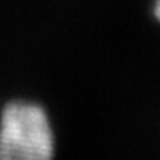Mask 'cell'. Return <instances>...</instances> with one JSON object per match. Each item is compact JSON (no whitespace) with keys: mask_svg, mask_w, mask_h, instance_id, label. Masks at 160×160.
Instances as JSON below:
<instances>
[{"mask_svg":"<svg viewBox=\"0 0 160 160\" xmlns=\"http://www.w3.org/2000/svg\"><path fill=\"white\" fill-rule=\"evenodd\" d=\"M153 14H155V17L160 21V0H155L153 2Z\"/></svg>","mask_w":160,"mask_h":160,"instance_id":"cell-2","label":"cell"},{"mask_svg":"<svg viewBox=\"0 0 160 160\" xmlns=\"http://www.w3.org/2000/svg\"><path fill=\"white\" fill-rule=\"evenodd\" d=\"M55 133L46 111L16 101L0 116V160H53Z\"/></svg>","mask_w":160,"mask_h":160,"instance_id":"cell-1","label":"cell"}]
</instances>
